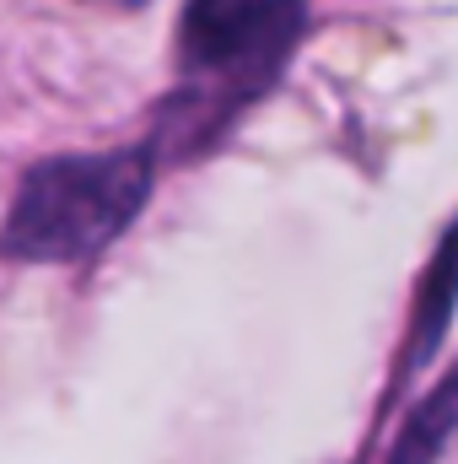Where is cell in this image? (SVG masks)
<instances>
[{
    "label": "cell",
    "mask_w": 458,
    "mask_h": 464,
    "mask_svg": "<svg viewBox=\"0 0 458 464\" xmlns=\"http://www.w3.org/2000/svg\"><path fill=\"white\" fill-rule=\"evenodd\" d=\"M308 27V0H184L178 87L157 109L151 151L189 162L216 151L286 71Z\"/></svg>",
    "instance_id": "6da1fadb"
},
{
    "label": "cell",
    "mask_w": 458,
    "mask_h": 464,
    "mask_svg": "<svg viewBox=\"0 0 458 464\" xmlns=\"http://www.w3.org/2000/svg\"><path fill=\"white\" fill-rule=\"evenodd\" d=\"M162 157L151 140L114 151H65L33 162L5 206L0 259L11 265H87L140 222Z\"/></svg>",
    "instance_id": "7a4b0ae2"
},
{
    "label": "cell",
    "mask_w": 458,
    "mask_h": 464,
    "mask_svg": "<svg viewBox=\"0 0 458 464\" xmlns=\"http://www.w3.org/2000/svg\"><path fill=\"white\" fill-rule=\"evenodd\" d=\"M103 5H119V11H140V5H151V0H103Z\"/></svg>",
    "instance_id": "5b68a950"
},
{
    "label": "cell",
    "mask_w": 458,
    "mask_h": 464,
    "mask_svg": "<svg viewBox=\"0 0 458 464\" xmlns=\"http://www.w3.org/2000/svg\"><path fill=\"white\" fill-rule=\"evenodd\" d=\"M458 443V367L405 416L394 449L383 464H443V454Z\"/></svg>",
    "instance_id": "277c9868"
},
{
    "label": "cell",
    "mask_w": 458,
    "mask_h": 464,
    "mask_svg": "<svg viewBox=\"0 0 458 464\" xmlns=\"http://www.w3.org/2000/svg\"><path fill=\"white\" fill-rule=\"evenodd\" d=\"M453 314H458V227H448L437 254L426 259L421 281H415V308H410V335H405V372H421L437 356Z\"/></svg>",
    "instance_id": "3957f363"
}]
</instances>
